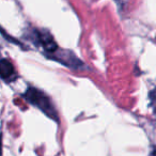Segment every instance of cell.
<instances>
[{
  "mask_svg": "<svg viewBox=\"0 0 156 156\" xmlns=\"http://www.w3.org/2000/svg\"><path fill=\"white\" fill-rule=\"evenodd\" d=\"M23 98L28 103H30L32 106L40 109L42 112L45 113L50 119L55 120V121L59 120L58 113H57V110L52 104L51 100L41 90L34 87H29L23 94Z\"/></svg>",
  "mask_w": 156,
  "mask_h": 156,
  "instance_id": "6da1fadb",
  "label": "cell"
},
{
  "mask_svg": "<svg viewBox=\"0 0 156 156\" xmlns=\"http://www.w3.org/2000/svg\"><path fill=\"white\" fill-rule=\"evenodd\" d=\"M33 35L35 37V42L39 45H41L43 47V49L45 50V52H47V54L52 55L59 49L56 41L51 37V34L48 33L47 31L34 30L33 31Z\"/></svg>",
  "mask_w": 156,
  "mask_h": 156,
  "instance_id": "7a4b0ae2",
  "label": "cell"
},
{
  "mask_svg": "<svg viewBox=\"0 0 156 156\" xmlns=\"http://www.w3.org/2000/svg\"><path fill=\"white\" fill-rule=\"evenodd\" d=\"M50 58L55 59V60L59 61V62L63 63L66 66L71 67V69H80L83 65V63L81 62V60L77 58L75 55L73 54V51H67V50H57L55 54H52V56H49Z\"/></svg>",
  "mask_w": 156,
  "mask_h": 156,
  "instance_id": "3957f363",
  "label": "cell"
},
{
  "mask_svg": "<svg viewBox=\"0 0 156 156\" xmlns=\"http://www.w3.org/2000/svg\"><path fill=\"white\" fill-rule=\"evenodd\" d=\"M0 79H2L7 83L17 79L16 69L9 59H0Z\"/></svg>",
  "mask_w": 156,
  "mask_h": 156,
  "instance_id": "277c9868",
  "label": "cell"
},
{
  "mask_svg": "<svg viewBox=\"0 0 156 156\" xmlns=\"http://www.w3.org/2000/svg\"><path fill=\"white\" fill-rule=\"evenodd\" d=\"M150 103H151V106L152 108L154 109V111L156 112V89L152 90L151 92H150Z\"/></svg>",
  "mask_w": 156,
  "mask_h": 156,
  "instance_id": "5b68a950",
  "label": "cell"
},
{
  "mask_svg": "<svg viewBox=\"0 0 156 156\" xmlns=\"http://www.w3.org/2000/svg\"><path fill=\"white\" fill-rule=\"evenodd\" d=\"M150 156H156V147L155 149H153V151L150 153Z\"/></svg>",
  "mask_w": 156,
  "mask_h": 156,
  "instance_id": "8992f818",
  "label": "cell"
},
{
  "mask_svg": "<svg viewBox=\"0 0 156 156\" xmlns=\"http://www.w3.org/2000/svg\"><path fill=\"white\" fill-rule=\"evenodd\" d=\"M1 141H2V138H1V133H0V156L2 154V152H1Z\"/></svg>",
  "mask_w": 156,
  "mask_h": 156,
  "instance_id": "52a82bcc",
  "label": "cell"
}]
</instances>
